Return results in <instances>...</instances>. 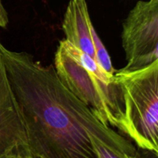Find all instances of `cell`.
Masks as SVG:
<instances>
[{
  "label": "cell",
  "mask_w": 158,
  "mask_h": 158,
  "mask_svg": "<svg viewBox=\"0 0 158 158\" xmlns=\"http://www.w3.org/2000/svg\"><path fill=\"white\" fill-rule=\"evenodd\" d=\"M11 87L35 158H97L90 136L104 142L127 137L102 123L62 83L54 66L0 43Z\"/></svg>",
  "instance_id": "6da1fadb"
},
{
  "label": "cell",
  "mask_w": 158,
  "mask_h": 158,
  "mask_svg": "<svg viewBox=\"0 0 158 158\" xmlns=\"http://www.w3.org/2000/svg\"><path fill=\"white\" fill-rule=\"evenodd\" d=\"M54 69L63 85L104 124L124 132L123 94L114 76L106 73L87 54L63 40L54 57Z\"/></svg>",
  "instance_id": "7a4b0ae2"
},
{
  "label": "cell",
  "mask_w": 158,
  "mask_h": 158,
  "mask_svg": "<svg viewBox=\"0 0 158 158\" xmlns=\"http://www.w3.org/2000/svg\"><path fill=\"white\" fill-rule=\"evenodd\" d=\"M124 103V132L138 149L158 154V60L136 70H116Z\"/></svg>",
  "instance_id": "3957f363"
},
{
  "label": "cell",
  "mask_w": 158,
  "mask_h": 158,
  "mask_svg": "<svg viewBox=\"0 0 158 158\" xmlns=\"http://www.w3.org/2000/svg\"><path fill=\"white\" fill-rule=\"evenodd\" d=\"M122 46L127 65L136 70L158 60V0L138 1L123 23Z\"/></svg>",
  "instance_id": "277c9868"
},
{
  "label": "cell",
  "mask_w": 158,
  "mask_h": 158,
  "mask_svg": "<svg viewBox=\"0 0 158 158\" xmlns=\"http://www.w3.org/2000/svg\"><path fill=\"white\" fill-rule=\"evenodd\" d=\"M65 40L94 59L110 76L116 72L109 52L93 26L86 0H70L62 24Z\"/></svg>",
  "instance_id": "5b68a950"
},
{
  "label": "cell",
  "mask_w": 158,
  "mask_h": 158,
  "mask_svg": "<svg viewBox=\"0 0 158 158\" xmlns=\"http://www.w3.org/2000/svg\"><path fill=\"white\" fill-rule=\"evenodd\" d=\"M23 145H28L26 130L0 53V157Z\"/></svg>",
  "instance_id": "8992f818"
},
{
  "label": "cell",
  "mask_w": 158,
  "mask_h": 158,
  "mask_svg": "<svg viewBox=\"0 0 158 158\" xmlns=\"http://www.w3.org/2000/svg\"><path fill=\"white\" fill-rule=\"evenodd\" d=\"M0 158H35L30 152L28 145L17 147Z\"/></svg>",
  "instance_id": "52a82bcc"
},
{
  "label": "cell",
  "mask_w": 158,
  "mask_h": 158,
  "mask_svg": "<svg viewBox=\"0 0 158 158\" xmlns=\"http://www.w3.org/2000/svg\"><path fill=\"white\" fill-rule=\"evenodd\" d=\"M8 24H9L8 13L2 2V0H0V27L6 29Z\"/></svg>",
  "instance_id": "ba28073f"
}]
</instances>
